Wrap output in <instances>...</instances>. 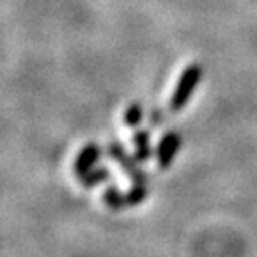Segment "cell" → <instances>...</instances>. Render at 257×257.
<instances>
[{
  "mask_svg": "<svg viewBox=\"0 0 257 257\" xmlns=\"http://www.w3.org/2000/svg\"><path fill=\"white\" fill-rule=\"evenodd\" d=\"M182 138L179 133H166L161 138L159 145H157L156 156H157V166L161 170H166L172 166L173 159H175L177 152L181 149Z\"/></svg>",
  "mask_w": 257,
  "mask_h": 257,
  "instance_id": "3",
  "label": "cell"
},
{
  "mask_svg": "<svg viewBox=\"0 0 257 257\" xmlns=\"http://www.w3.org/2000/svg\"><path fill=\"white\" fill-rule=\"evenodd\" d=\"M141 118H143V107H141L140 102H133V104L125 109L123 123L127 125V127H136L141 121Z\"/></svg>",
  "mask_w": 257,
  "mask_h": 257,
  "instance_id": "9",
  "label": "cell"
},
{
  "mask_svg": "<svg viewBox=\"0 0 257 257\" xmlns=\"http://www.w3.org/2000/svg\"><path fill=\"white\" fill-rule=\"evenodd\" d=\"M107 154L112 161H116L118 165L121 166L123 173L134 182V184H145L147 186V175H145L143 170L138 166L140 161H138L136 157L128 156L120 141H111L109 147H107Z\"/></svg>",
  "mask_w": 257,
  "mask_h": 257,
  "instance_id": "2",
  "label": "cell"
},
{
  "mask_svg": "<svg viewBox=\"0 0 257 257\" xmlns=\"http://www.w3.org/2000/svg\"><path fill=\"white\" fill-rule=\"evenodd\" d=\"M133 143H134V157H136L140 163L149 161L152 156V149H150V134L149 131H136L133 136Z\"/></svg>",
  "mask_w": 257,
  "mask_h": 257,
  "instance_id": "5",
  "label": "cell"
},
{
  "mask_svg": "<svg viewBox=\"0 0 257 257\" xmlns=\"http://www.w3.org/2000/svg\"><path fill=\"white\" fill-rule=\"evenodd\" d=\"M202 75H204V68L197 63L189 64V66H186L182 70L181 77H179V82L175 86V91H173L172 98H170V104H168L170 111L173 112L181 111L188 104L193 91L197 88V84L202 80Z\"/></svg>",
  "mask_w": 257,
  "mask_h": 257,
  "instance_id": "1",
  "label": "cell"
},
{
  "mask_svg": "<svg viewBox=\"0 0 257 257\" xmlns=\"http://www.w3.org/2000/svg\"><path fill=\"white\" fill-rule=\"evenodd\" d=\"M149 197V189L145 184H134L133 189H128L125 193V205L127 207H134V205H140L141 202H145V198Z\"/></svg>",
  "mask_w": 257,
  "mask_h": 257,
  "instance_id": "8",
  "label": "cell"
},
{
  "mask_svg": "<svg viewBox=\"0 0 257 257\" xmlns=\"http://www.w3.org/2000/svg\"><path fill=\"white\" fill-rule=\"evenodd\" d=\"M163 112L161 111H152V116H150V123L156 125V123H161L163 121V116H161Z\"/></svg>",
  "mask_w": 257,
  "mask_h": 257,
  "instance_id": "10",
  "label": "cell"
},
{
  "mask_svg": "<svg viewBox=\"0 0 257 257\" xmlns=\"http://www.w3.org/2000/svg\"><path fill=\"white\" fill-rule=\"evenodd\" d=\"M111 177V170L107 168V166H98V168H93L89 170L86 175H82L79 179L80 184H82V188L84 189H93L95 186L102 184V182H105Z\"/></svg>",
  "mask_w": 257,
  "mask_h": 257,
  "instance_id": "6",
  "label": "cell"
},
{
  "mask_svg": "<svg viewBox=\"0 0 257 257\" xmlns=\"http://www.w3.org/2000/svg\"><path fill=\"white\" fill-rule=\"evenodd\" d=\"M102 200H104L105 205H107L109 209H112V211H120V209L127 207V205H125V193H121L120 189L114 188V186L105 189Z\"/></svg>",
  "mask_w": 257,
  "mask_h": 257,
  "instance_id": "7",
  "label": "cell"
},
{
  "mask_svg": "<svg viewBox=\"0 0 257 257\" xmlns=\"http://www.w3.org/2000/svg\"><path fill=\"white\" fill-rule=\"evenodd\" d=\"M100 156H102L100 145H96L95 141H89L86 147H82L79 156L73 161V172H75V175L79 177V179L82 175H86V173H88L89 170H93V166L98 163Z\"/></svg>",
  "mask_w": 257,
  "mask_h": 257,
  "instance_id": "4",
  "label": "cell"
}]
</instances>
